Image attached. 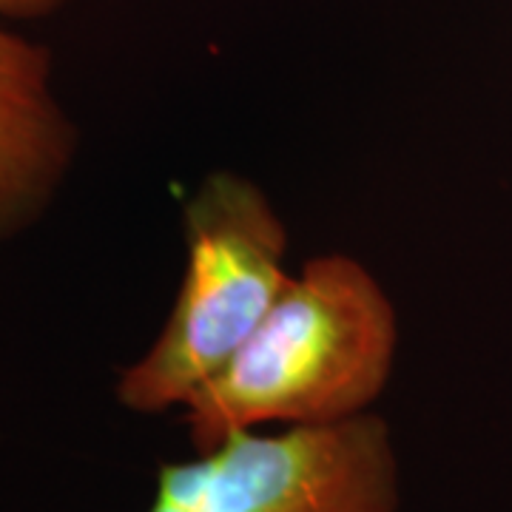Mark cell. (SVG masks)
Returning <instances> with one entry per match:
<instances>
[{"mask_svg":"<svg viewBox=\"0 0 512 512\" xmlns=\"http://www.w3.org/2000/svg\"><path fill=\"white\" fill-rule=\"evenodd\" d=\"M396 353V305L373 271L348 254L313 256L245 345L180 407L191 450L248 430L365 416Z\"/></svg>","mask_w":512,"mask_h":512,"instance_id":"obj_1","label":"cell"},{"mask_svg":"<svg viewBox=\"0 0 512 512\" xmlns=\"http://www.w3.org/2000/svg\"><path fill=\"white\" fill-rule=\"evenodd\" d=\"M183 245L171 313L117 382V402L143 416L180 410L245 345L291 279L288 225L265 188L239 171H211L191 191Z\"/></svg>","mask_w":512,"mask_h":512,"instance_id":"obj_2","label":"cell"},{"mask_svg":"<svg viewBox=\"0 0 512 512\" xmlns=\"http://www.w3.org/2000/svg\"><path fill=\"white\" fill-rule=\"evenodd\" d=\"M402 470L373 410L325 427L248 430L157 470L146 512H399Z\"/></svg>","mask_w":512,"mask_h":512,"instance_id":"obj_3","label":"cell"},{"mask_svg":"<svg viewBox=\"0 0 512 512\" xmlns=\"http://www.w3.org/2000/svg\"><path fill=\"white\" fill-rule=\"evenodd\" d=\"M66 3L0 0V239L49 208L74 160V126L52 92V52L9 26Z\"/></svg>","mask_w":512,"mask_h":512,"instance_id":"obj_4","label":"cell"}]
</instances>
